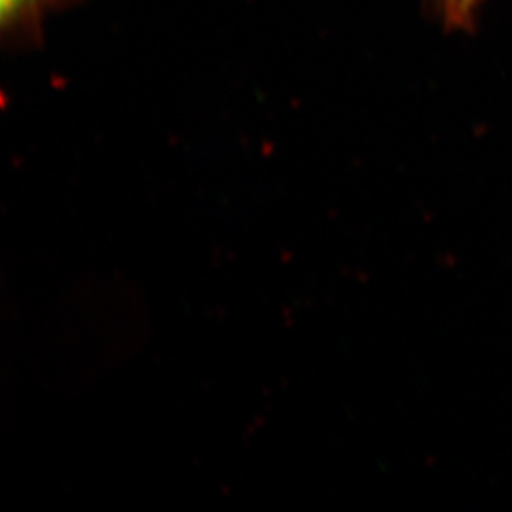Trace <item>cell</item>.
Segmentation results:
<instances>
[{"label": "cell", "instance_id": "cell-1", "mask_svg": "<svg viewBox=\"0 0 512 512\" xmlns=\"http://www.w3.org/2000/svg\"><path fill=\"white\" fill-rule=\"evenodd\" d=\"M60 0H0V22L7 34L22 35L39 24Z\"/></svg>", "mask_w": 512, "mask_h": 512}, {"label": "cell", "instance_id": "cell-2", "mask_svg": "<svg viewBox=\"0 0 512 512\" xmlns=\"http://www.w3.org/2000/svg\"><path fill=\"white\" fill-rule=\"evenodd\" d=\"M445 24L451 29H468L473 25L479 0H438Z\"/></svg>", "mask_w": 512, "mask_h": 512}]
</instances>
